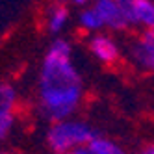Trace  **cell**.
Returning a JSON list of instances; mask_svg holds the SVG:
<instances>
[{
	"mask_svg": "<svg viewBox=\"0 0 154 154\" xmlns=\"http://www.w3.org/2000/svg\"><path fill=\"white\" fill-rule=\"evenodd\" d=\"M85 98L84 76L74 61V48L67 37H54L37 69L35 104L47 123L74 117Z\"/></svg>",
	"mask_w": 154,
	"mask_h": 154,
	"instance_id": "obj_1",
	"label": "cell"
},
{
	"mask_svg": "<svg viewBox=\"0 0 154 154\" xmlns=\"http://www.w3.org/2000/svg\"><path fill=\"white\" fill-rule=\"evenodd\" d=\"M97 136L98 132L89 121L74 115L48 123L45 132V145L52 154H71L80 149H87Z\"/></svg>",
	"mask_w": 154,
	"mask_h": 154,
	"instance_id": "obj_2",
	"label": "cell"
},
{
	"mask_svg": "<svg viewBox=\"0 0 154 154\" xmlns=\"http://www.w3.org/2000/svg\"><path fill=\"white\" fill-rule=\"evenodd\" d=\"M126 58L139 72L154 74V30H145L128 45Z\"/></svg>",
	"mask_w": 154,
	"mask_h": 154,
	"instance_id": "obj_3",
	"label": "cell"
},
{
	"mask_svg": "<svg viewBox=\"0 0 154 154\" xmlns=\"http://www.w3.org/2000/svg\"><path fill=\"white\" fill-rule=\"evenodd\" d=\"M87 50L98 63L106 65V67L115 65L123 56L121 43L109 32H98V34L89 35L87 37Z\"/></svg>",
	"mask_w": 154,
	"mask_h": 154,
	"instance_id": "obj_4",
	"label": "cell"
},
{
	"mask_svg": "<svg viewBox=\"0 0 154 154\" xmlns=\"http://www.w3.org/2000/svg\"><path fill=\"white\" fill-rule=\"evenodd\" d=\"M91 6L97 11L98 19H100L104 32L117 34V32H125L130 28L128 19L125 15V9L119 0H95Z\"/></svg>",
	"mask_w": 154,
	"mask_h": 154,
	"instance_id": "obj_5",
	"label": "cell"
},
{
	"mask_svg": "<svg viewBox=\"0 0 154 154\" xmlns=\"http://www.w3.org/2000/svg\"><path fill=\"white\" fill-rule=\"evenodd\" d=\"M130 28L154 30V0H119Z\"/></svg>",
	"mask_w": 154,
	"mask_h": 154,
	"instance_id": "obj_6",
	"label": "cell"
},
{
	"mask_svg": "<svg viewBox=\"0 0 154 154\" xmlns=\"http://www.w3.org/2000/svg\"><path fill=\"white\" fill-rule=\"evenodd\" d=\"M71 24V8L63 2H50L47 8L45 17H43V26L45 32L54 37H61V34Z\"/></svg>",
	"mask_w": 154,
	"mask_h": 154,
	"instance_id": "obj_7",
	"label": "cell"
},
{
	"mask_svg": "<svg viewBox=\"0 0 154 154\" xmlns=\"http://www.w3.org/2000/svg\"><path fill=\"white\" fill-rule=\"evenodd\" d=\"M20 102L19 87L11 80H0V115L17 113Z\"/></svg>",
	"mask_w": 154,
	"mask_h": 154,
	"instance_id": "obj_8",
	"label": "cell"
},
{
	"mask_svg": "<svg viewBox=\"0 0 154 154\" xmlns=\"http://www.w3.org/2000/svg\"><path fill=\"white\" fill-rule=\"evenodd\" d=\"M76 24L78 28L87 35H93V34H98V32H104V26L98 19L97 11L93 9V6H87V8H82L78 9V15H76Z\"/></svg>",
	"mask_w": 154,
	"mask_h": 154,
	"instance_id": "obj_9",
	"label": "cell"
},
{
	"mask_svg": "<svg viewBox=\"0 0 154 154\" xmlns=\"http://www.w3.org/2000/svg\"><path fill=\"white\" fill-rule=\"evenodd\" d=\"M91 154H128V150L121 145V143L109 136H102L98 134L87 147Z\"/></svg>",
	"mask_w": 154,
	"mask_h": 154,
	"instance_id": "obj_10",
	"label": "cell"
},
{
	"mask_svg": "<svg viewBox=\"0 0 154 154\" xmlns=\"http://www.w3.org/2000/svg\"><path fill=\"white\" fill-rule=\"evenodd\" d=\"M17 128V113L0 115V143L8 141Z\"/></svg>",
	"mask_w": 154,
	"mask_h": 154,
	"instance_id": "obj_11",
	"label": "cell"
},
{
	"mask_svg": "<svg viewBox=\"0 0 154 154\" xmlns=\"http://www.w3.org/2000/svg\"><path fill=\"white\" fill-rule=\"evenodd\" d=\"M67 4H71V6H76L78 9H82V8H87V6H91L95 0H65Z\"/></svg>",
	"mask_w": 154,
	"mask_h": 154,
	"instance_id": "obj_12",
	"label": "cell"
},
{
	"mask_svg": "<svg viewBox=\"0 0 154 154\" xmlns=\"http://www.w3.org/2000/svg\"><path fill=\"white\" fill-rule=\"evenodd\" d=\"M139 154H154V141L147 143V145H145V147H143V149L139 150Z\"/></svg>",
	"mask_w": 154,
	"mask_h": 154,
	"instance_id": "obj_13",
	"label": "cell"
},
{
	"mask_svg": "<svg viewBox=\"0 0 154 154\" xmlns=\"http://www.w3.org/2000/svg\"><path fill=\"white\" fill-rule=\"evenodd\" d=\"M71 154H91L87 149H80V150H76V152H71Z\"/></svg>",
	"mask_w": 154,
	"mask_h": 154,
	"instance_id": "obj_14",
	"label": "cell"
},
{
	"mask_svg": "<svg viewBox=\"0 0 154 154\" xmlns=\"http://www.w3.org/2000/svg\"><path fill=\"white\" fill-rule=\"evenodd\" d=\"M0 154H15V152H11V150H8V149H0Z\"/></svg>",
	"mask_w": 154,
	"mask_h": 154,
	"instance_id": "obj_15",
	"label": "cell"
}]
</instances>
